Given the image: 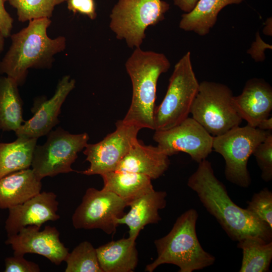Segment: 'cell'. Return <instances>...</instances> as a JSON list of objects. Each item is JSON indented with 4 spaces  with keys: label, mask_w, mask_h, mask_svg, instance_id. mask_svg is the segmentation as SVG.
I'll return each instance as SVG.
<instances>
[{
    "label": "cell",
    "mask_w": 272,
    "mask_h": 272,
    "mask_svg": "<svg viewBox=\"0 0 272 272\" xmlns=\"http://www.w3.org/2000/svg\"><path fill=\"white\" fill-rule=\"evenodd\" d=\"M46 135V142L36 145L34 151L31 167L35 175L41 180L74 171L72 165L88 144V134H71L59 127Z\"/></svg>",
    "instance_id": "9c48e42d"
},
{
    "label": "cell",
    "mask_w": 272,
    "mask_h": 272,
    "mask_svg": "<svg viewBox=\"0 0 272 272\" xmlns=\"http://www.w3.org/2000/svg\"><path fill=\"white\" fill-rule=\"evenodd\" d=\"M242 251L239 272H267L272 259V241L267 242L257 237H249L238 241Z\"/></svg>",
    "instance_id": "d4e9b609"
},
{
    "label": "cell",
    "mask_w": 272,
    "mask_h": 272,
    "mask_svg": "<svg viewBox=\"0 0 272 272\" xmlns=\"http://www.w3.org/2000/svg\"><path fill=\"white\" fill-rule=\"evenodd\" d=\"M252 155L255 157L261 170V177L265 182L272 179V132L255 149Z\"/></svg>",
    "instance_id": "f1b7e54d"
},
{
    "label": "cell",
    "mask_w": 272,
    "mask_h": 272,
    "mask_svg": "<svg viewBox=\"0 0 272 272\" xmlns=\"http://www.w3.org/2000/svg\"><path fill=\"white\" fill-rule=\"evenodd\" d=\"M169 165V157L157 146H147L137 140L115 171L141 174L155 179L165 172Z\"/></svg>",
    "instance_id": "e0dca14e"
},
{
    "label": "cell",
    "mask_w": 272,
    "mask_h": 272,
    "mask_svg": "<svg viewBox=\"0 0 272 272\" xmlns=\"http://www.w3.org/2000/svg\"><path fill=\"white\" fill-rule=\"evenodd\" d=\"M6 38L4 36L3 34L0 31V54L3 51L5 44V39ZM1 60V59H0Z\"/></svg>",
    "instance_id": "d590c367"
},
{
    "label": "cell",
    "mask_w": 272,
    "mask_h": 272,
    "mask_svg": "<svg viewBox=\"0 0 272 272\" xmlns=\"http://www.w3.org/2000/svg\"><path fill=\"white\" fill-rule=\"evenodd\" d=\"M19 86L11 77H0V129L3 131L16 132L25 122Z\"/></svg>",
    "instance_id": "603a6c76"
},
{
    "label": "cell",
    "mask_w": 272,
    "mask_h": 272,
    "mask_svg": "<svg viewBox=\"0 0 272 272\" xmlns=\"http://www.w3.org/2000/svg\"><path fill=\"white\" fill-rule=\"evenodd\" d=\"M167 193L153 190L128 203L129 212L116 220L118 225L124 224L129 229V237L137 239L140 232L148 224L161 220L159 211L166 206Z\"/></svg>",
    "instance_id": "ac0fdd59"
},
{
    "label": "cell",
    "mask_w": 272,
    "mask_h": 272,
    "mask_svg": "<svg viewBox=\"0 0 272 272\" xmlns=\"http://www.w3.org/2000/svg\"><path fill=\"white\" fill-rule=\"evenodd\" d=\"M126 71L132 84L129 108L122 120L141 129H154V112L157 82L171 63L163 53L135 48L125 62Z\"/></svg>",
    "instance_id": "3957f363"
},
{
    "label": "cell",
    "mask_w": 272,
    "mask_h": 272,
    "mask_svg": "<svg viewBox=\"0 0 272 272\" xmlns=\"http://www.w3.org/2000/svg\"><path fill=\"white\" fill-rule=\"evenodd\" d=\"M244 0H198L189 13L181 16L179 28L199 36L208 34L216 24L220 12L230 5H237Z\"/></svg>",
    "instance_id": "44dd1931"
},
{
    "label": "cell",
    "mask_w": 272,
    "mask_h": 272,
    "mask_svg": "<svg viewBox=\"0 0 272 272\" xmlns=\"http://www.w3.org/2000/svg\"><path fill=\"white\" fill-rule=\"evenodd\" d=\"M198 214L191 209L176 220L171 231L154 241L157 257L146 265L145 271L152 272L163 264L179 267V272H192L212 265L215 257L205 251L196 232Z\"/></svg>",
    "instance_id": "277c9868"
},
{
    "label": "cell",
    "mask_w": 272,
    "mask_h": 272,
    "mask_svg": "<svg viewBox=\"0 0 272 272\" xmlns=\"http://www.w3.org/2000/svg\"><path fill=\"white\" fill-rule=\"evenodd\" d=\"M58 201L53 192L43 191L23 203L9 208L5 223L8 236L15 235L22 228L29 225L41 227L48 222L57 221Z\"/></svg>",
    "instance_id": "9a60e30c"
},
{
    "label": "cell",
    "mask_w": 272,
    "mask_h": 272,
    "mask_svg": "<svg viewBox=\"0 0 272 272\" xmlns=\"http://www.w3.org/2000/svg\"><path fill=\"white\" fill-rule=\"evenodd\" d=\"M271 24V18H269L265 22V28H264V31H266V29L268 28V35H270V36L271 35V32H270V31L271 32V31L270 30V26H271V25L270 26V25Z\"/></svg>",
    "instance_id": "e575fe53"
},
{
    "label": "cell",
    "mask_w": 272,
    "mask_h": 272,
    "mask_svg": "<svg viewBox=\"0 0 272 272\" xmlns=\"http://www.w3.org/2000/svg\"><path fill=\"white\" fill-rule=\"evenodd\" d=\"M75 86V80L65 75L59 81L51 98L46 96L36 98L31 109L32 117L25 121L16 130V135L38 139L47 135L59 123L61 107Z\"/></svg>",
    "instance_id": "4fadbf2b"
},
{
    "label": "cell",
    "mask_w": 272,
    "mask_h": 272,
    "mask_svg": "<svg viewBox=\"0 0 272 272\" xmlns=\"http://www.w3.org/2000/svg\"><path fill=\"white\" fill-rule=\"evenodd\" d=\"M66 1L10 0L8 2L16 10L19 21L24 23L36 19H50L55 7Z\"/></svg>",
    "instance_id": "4316f807"
},
{
    "label": "cell",
    "mask_w": 272,
    "mask_h": 272,
    "mask_svg": "<svg viewBox=\"0 0 272 272\" xmlns=\"http://www.w3.org/2000/svg\"><path fill=\"white\" fill-rule=\"evenodd\" d=\"M136 239L128 237L112 241L96 248L103 272H131L137 266Z\"/></svg>",
    "instance_id": "ffe728a7"
},
{
    "label": "cell",
    "mask_w": 272,
    "mask_h": 272,
    "mask_svg": "<svg viewBox=\"0 0 272 272\" xmlns=\"http://www.w3.org/2000/svg\"><path fill=\"white\" fill-rule=\"evenodd\" d=\"M234 97L227 85L203 81L191 106L192 117L212 136L221 135L239 126L243 120L236 109Z\"/></svg>",
    "instance_id": "8992f818"
},
{
    "label": "cell",
    "mask_w": 272,
    "mask_h": 272,
    "mask_svg": "<svg viewBox=\"0 0 272 272\" xmlns=\"http://www.w3.org/2000/svg\"><path fill=\"white\" fill-rule=\"evenodd\" d=\"M270 131L247 124L235 127L221 135L213 137V149L225 160V176L229 182L243 188L250 185L248 159Z\"/></svg>",
    "instance_id": "ba28073f"
},
{
    "label": "cell",
    "mask_w": 272,
    "mask_h": 272,
    "mask_svg": "<svg viewBox=\"0 0 272 272\" xmlns=\"http://www.w3.org/2000/svg\"><path fill=\"white\" fill-rule=\"evenodd\" d=\"M169 8L162 0H118L109 16V27L128 47H140L147 28L163 21Z\"/></svg>",
    "instance_id": "52a82bcc"
},
{
    "label": "cell",
    "mask_w": 272,
    "mask_h": 272,
    "mask_svg": "<svg viewBox=\"0 0 272 272\" xmlns=\"http://www.w3.org/2000/svg\"><path fill=\"white\" fill-rule=\"evenodd\" d=\"M41 181L30 168L0 178V209H9L40 193Z\"/></svg>",
    "instance_id": "d6986e66"
},
{
    "label": "cell",
    "mask_w": 272,
    "mask_h": 272,
    "mask_svg": "<svg viewBox=\"0 0 272 272\" xmlns=\"http://www.w3.org/2000/svg\"><path fill=\"white\" fill-rule=\"evenodd\" d=\"M17 137L12 143H0V178L31 166L37 139Z\"/></svg>",
    "instance_id": "cb8c5ba5"
},
{
    "label": "cell",
    "mask_w": 272,
    "mask_h": 272,
    "mask_svg": "<svg viewBox=\"0 0 272 272\" xmlns=\"http://www.w3.org/2000/svg\"><path fill=\"white\" fill-rule=\"evenodd\" d=\"M236 109L247 124L257 127L263 120L270 116L272 110V88L264 80H248L242 93L234 97Z\"/></svg>",
    "instance_id": "2e32d148"
},
{
    "label": "cell",
    "mask_w": 272,
    "mask_h": 272,
    "mask_svg": "<svg viewBox=\"0 0 272 272\" xmlns=\"http://www.w3.org/2000/svg\"><path fill=\"white\" fill-rule=\"evenodd\" d=\"M28 22L27 27L11 35V44L0 60V74L13 78L19 86L25 82L29 69L51 68L54 55L63 51L66 45L64 36H48L50 19Z\"/></svg>",
    "instance_id": "7a4b0ae2"
},
{
    "label": "cell",
    "mask_w": 272,
    "mask_h": 272,
    "mask_svg": "<svg viewBox=\"0 0 272 272\" xmlns=\"http://www.w3.org/2000/svg\"><path fill=\"white\" fill-rule=\"evenodd\" d=\"M103 188L111 191L128 203L134 199L154 190L152 179L145 175L113 171L102 174Z\"/></svg>",
    "instance_id": "7402d4cb"
},
{
    "label": "cell",
    "mask_w": 272,
    "mask_h": 272,
    "mask_svg": "<svg viewBox=\"0 0 272 272\" xmlns=\"http://www.w3.org/2000/svg\"><path fill=\"white\" fill-rule=\"evenodd\" d=\"M9 1H10V0H4V1H5V2H9Z\"/></svg>",
    "instance_id": "8d00e7d4"
},
{
    "label": "cell",
    "mask_w": 272,
    "mask_h": 272,
    "mask_svg": "<svg viewBox=\"0 0 272 272\" xmlns=\"http://www.w3.org/2000/svg\"><path fill=\"white\" fill-rule=\"evenodd\" d=\"M6 272H39L40 268L36 263L26 260L24 255H15L5 259Z\"/></svg>",
    "instance_id": "f546056e"
},
{
    "label": "cell",
    "mask_w": 272,
    "mask_h": 272,
    "mask_svg": "<svg viewBox=\"0 0 272 272\" xmlns=\"http://www.w3.org/2000/svg\"><path fill=\"white\" fill-rule=\"evenodd\" d=\"M4 0H0V31L5 38L11 36L14 20L5 7Z\"/></svg>",
    "instance_id": "1f68e13d"
},
{
    "label": "cell",
    "mask_w": 272,
    "mask_h": 272,
    "mask_svg": "<svg viewBox=\"0 0 272 272\" xmlns=\"http://www.w3.org/2000/svg\"><path fill=\"white\" fill-rule=\"evenodd\" d=\"M40 228L34 225L25 227L17 234L8 236L5 243L11 245L14 255L37 254L58 265L64 261L69 249L60 240L56 227L48 225L42 231Z\"/></svg>",
    "instance_id": "5bb4252c"
},
{
    "label": "cell",
    "mask_w": 272,
    "mask_h": 272,
    "mask_svg": "<svg viewBox=\"0 0 272 272\" xmlns=\"http://www.w3.org/2000/svg\"><path fill=\"white\" fill-rule=\"evenodd\" d=\"M154 140L168 157L184 152L199 163L213 150V136L192 117L169 129L155 130Z\"/></svg>",
    "instance_id": "7c38bea8"
},
{
    "label": "cell",
    "mask_w": 272,
    "mask_h": 272,
    "mask_svg": "<svg viewBox=\"0 0 272 272\" xmlns=\"http://www.w3.org/2000/svg\"><path fill=\"white\" fill-rule=\"evenodd\" d=\"M199 87L188 51L175 64L165 97L155 108L154 130L169 129L187 118Z\"/></svg>",
    "instance_id": "5b68a950"
},
{
    "label": "cell",
    "mask_w": 272,
    "mask_h": 272,
    "mask_svg": "<svg viewBox=\"0 0 272 272\" xmlns=\"http://www.w3.org/2000/svg\"><path fill=\"white\" fill-rule=\"evenodd\" d=\"M65 272H103L96 249L88 241H83L67 255Z\"/></svg>",
    "instance_id": "484cf974"
},
{
    "label": "cell",
    "mask_w": 272,
    "mask_h": 272,
    "mask_svg": "<svg viewBox=\"0 0 272 272\" xmlns=\"http://www.w3.org/2000/svg\"><path fill=\"white\" fill-rule=\"evenodd\" d=\"M187 185L233 241L257 237L267 242L272 241V228L232 200L207 160L198 163L196 171L188 178Z\"/></svg>",
    "instance_id": "6da1fadb"
},
{
    "label": "cell",
    "mask_w": 272,
    "mask_h": 272,
    "mask_svg": "<svg viewBox=\"0 0 272 272\" xmlns=\"http://www.w3.org/2000/svg\"><path fill=\"white\" fill-rule=\"evenodd\" d=\"M127 206L125 200L111 191L89 188L72 216L73 225L77 229H99L114 234L118 226L116 220L124 214Z\"/></svg>",
    "instance_id": "30bf717a"
},
{
    "label": "cell",
    "mask_w": 272,
    "mask_h": 272,
    "mask_svg": "<svg viewBox=\"0 0 272 272\" xmlns=\"http://www.w3.org/2000/svg\"><path fill=\"white\" fill-rule=\"evenodd\" d=\"M257 127L260 129L268 131L272 130V117L269 116L268 118L261 121Z\"/></svg>",
    "instance_id": "836d02e7"
},
{
    "label": "cell",
    "mask_w": 272,
    "mask_h": 272,
    "mask_svg": "<svg viewBox=\"0 0 272 272\" xmlns=\"http://www.w3.org/2000/svg\"><path fill=\"white\" fill-rule=\"evenodd\" d=\"M66 2L67 9L74 14L84 15L91 20L97 18L95 0H66Z\"/></svg>",
    "instance_id": "4dcf8cb0"
},
{
    "label": "cell",
    "mask_w": 272,
    "mask_h": 272,
    "mask_svg": "<svg viewBox=\"0 0 272 272\" xmlns=\"http://www.w3.org/2000/svg\"><path fill=\"white\" fill-rule=\"evenodd\" d=\"M175 6L185 13L191 11L198 0H173Z\"/></svg>",
    "instance_id": "d6a6232c"
},
{
    "label": "cell",
    "mask_w": 272,
    "mask_h": 272,
    "mask_svg": "<svg viewBox=\"0 0 272 272\" xmlns=\"http://www.w3.org/2000/svg\"><path fill=\"white\" fill-rule=\"evenodd\" d=\"M246 208L272 228V192L265 187L253 194Z\"/></svg>",
    "instance_id": "83f0119b"
},
{
    "label": "cell",
    "mask_w": 272,
    "mask_h": 272,
    "mask_svg": "<svg viewBox=\"0 0 272 272\" xmlns=\"http://www.w3.org/2000/svg\"><path fill=\"white\" fill-rule=\"evenodd\" d=\"M115 130L96 144H87L83 151L90 166L81 173L86 175H100L115 171L122 158L138 140L141 129L132 124L118 120Z\"/></svg>",
    "instance_id": "8fae6325"
}]
</instances>
